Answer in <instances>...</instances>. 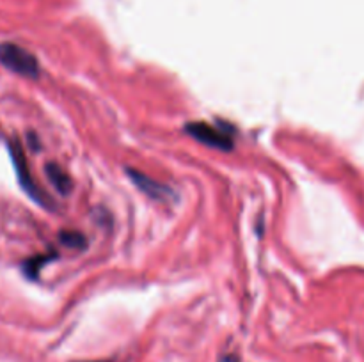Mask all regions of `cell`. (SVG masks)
I'll use <instances>...</instances> for the list:
<instances>
[{
    "mask_svg": "<svg viewBox=\"0 0 364 362\" xmlns=\"http://www.w3.org/2000/svg\"><path fill=\"white\" fill-rule=\"evenodd\" d=\"M0 64L25 78L36 80L39 77L38 59L28 50L21 48L20 45H14V43L0 45Z\"/></svg>",
    "mask_w": 364,
    "mask_h": 362,
    "instance_id": "obj_1",
    "label": "cell"
},
{
    "mask_svg": "<svg viewBox=\"0 0 364 362\" xmlns=\"http://www.w3.org/2000/svg\"><path fill=\"white\" fill-rule=\"evenodd\" d=\"M187 133L198 142H201V144L210 146V148L220 149V151H231L233 149V138L224 128L198 121V123L187 124Z\"/></svg>",
    "mask_w": 364,
    "mask_h": 362,
    "instance_id": "obj_2",
    "label": "cell"
},
{
    "mask_svg": "<svg viewBox=\"0 0 364 362\" xmlns=\"http://www.w3.org/2000/svg\"><path fill=\"white\" fill-rule=\"evenodd\" d=\"M9 155H11V160H13L14 170H16V176H18V181H20L21 188L27 192L28 197L34 199V201L39 202V204L48 206L50 208L48 201L45 199L43 192L39 190L38 185H36L34 180H32V174H31V170H28L27 160H25V155H23V149H21V146L18 144V142H14V141L9 142Z\"/></svg>",
    "mask_w": 364,
    "mask_h": 362,
    "instance_id": "obj_3",
    "label": "cell"
},
{
    "mask_svg": "<svg viewBox=\"0 0 364 362\" xmlns=\"http://www.w3.org/2000/svg\"><path fill=\"white\" fill-rule=\"evenodd\" d=\"M127 174L132 180V183H134L142 194L148 195V197L155 199V201H160V202H169L171 199H174V192L171 190L167 185H162L160 181L146 176V174L141 172V170L128 169Z\"/></svg>",
    "mask_w": 364,
    "mask_h": 362,
    "instance_id": "obj_4",
    "label": "cell"
},
{
    "mask_svg": "<svg viewBox=\"0 0 364 362\" xmlns=\"http://www.w3.org/2000/svg\"><path fill=\"white\" fill-rule=\"evenodd\" d=\"M45 172L50 183L53 185V188H55L60 195L70 194L71 188H73V183H71L70 176H68V172L63 167H59L57 163H46Z\"/></svg>",
    "mask_w": 364,
    "mask_h": 362,
    "instance_id": "obj_5",
    "label": "cell"
},
{
    "mask_svg": "<svg viewBox=\"0 0 364 362\" xmlns=\"http://www.w3.org/2000/svg\"><path fill=\"white\" fill-rule=\"evenodd\" d=\"M59 240L70 248H78L80 251V248L85 247V236L78 233V231H63L59 234Z\"/></svg>",
    "mask_w": 364,
    "mask_h": 362,
    "instance_id": "obj_6",
    "label": "cell"
},
{
    "mask_svg": "<svg viewBox=\"0 0 364 362\" xmlns=\"http://www.w3.org/2000/svg\"><path fill=\"white\" fill-rule=\"evenodd\" d=\"M48 259H52V256H36V258L28 259L23 265V272L27 273L31 279H36V277H38V272L41 270V265L45 261H48Z\"/></svg>",
    "mask_w": 364,
    "mask_h": 362,
    "instance_id": "obj_7",
    "label": "cell"
},
{
    "mask_svg": "<svg viewBox=\"0 0 364 362\" xmlns=\"http://www.w3.org/2000/svg\"><path fill=\"white\" fill-rule=\"evenodd\" d=\"M219 362H240V358H238L237 355L228 353V355H223V357H220V361H219Z\"/></svg>",
    "mask_w": 364,
    "mask_h": 362,
    "instance_id": "obj_8",
    "label": "cell"
},
{
    "mask_svg": "<svg viewBox=\"0 0 364 362\" xmlns=\"http://www.w3.org/2000/svg\"><path fill=\"white\" fill-rule=\"evenodd\" d=\"M73 362H110V361H73Z\"/></svg>",
    "mask_w": 364,
    "mask_h": 362,
    "instance_id": "obj_9",
    "label": "cell"
}]
</instances>
